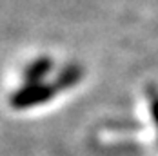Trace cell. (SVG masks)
Segmentation results:
<instances>
[{
	"instance_id": "2",
	"label": "cell",
	"mask_w": 158,
	"mask_h": 156,
	"mask_svg": "<svg viewBox=\"0 0 158 156\" xmlns=\"http://www.w3.org/2000/svg\"><path fill=\"white\" fill-rule=\"evenodd\" d=\"M53 69V60L48 56H40L36 60H33L26 71H24V78L26 84H35V82H44V78L48 76Z\"/></svg>"
},
{
	"instance_id": "4",
	"label": "cell",
	"mask_w": 158,
	"mask_h": 156,
	"mask_svg": "<svg viewBox=\"0 0 158 156\" xmlns=\"http://www.w3.org/2000/svg\"><path fill=\"white\" fill-rule=\"evenodd\" d=\"M151 113H153L155 125H156V131H158V93L156 91L151 93Z\"/></svg>"
},
{
	"instance_id": "1",
	"label": "cell",
	"mask_w": 158,
	"mask_h": 156,
	"mask_svg": "<svg viewBox=\"0 0 158 156\" xmlns=\"http://www.w3.org/2000/svg\"><path fill=\"white\" fill-rule=\"evenodd\" d=\"M56 91L58 89L55 84H46V82L26 84L11 94L9 102L15 109H29V107H36L40 104L49 102L56 94Z\"/></svg>"
},
{
	"instance_id": "3",
	"label": "cell",
	"mask_w": 158,
	"mask_h": 156,
	"mask_svg": "<svg viewBox=\"0 0 158 156\" xmlns=\"http://www.w3.org/2000/svg\"><path fill=\"white\" fill-rule=\"evenodd\" d=\"M82 75H84L82 65L69 64V65H65L62 71L58 73V76L55 80V85H56V89H62V91L64 89H71V87H75L82 80Z\"/></svg>"
}]
</instances>
